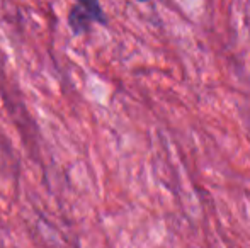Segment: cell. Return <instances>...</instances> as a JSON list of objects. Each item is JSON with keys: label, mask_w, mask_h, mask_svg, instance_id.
Returning <instances> with one entry per match:
<instances>
[{"label": "cell", "mask_w": 250, "mask_h": 248, "mask_svg": "<svg viewBox=\"0 0 250 248\" xmlns=\"http://www.w3.org/2000/svg\"><path fill=\"white\" fill-rule=\"evenodd\" d=\"M77 5L70 10L68 22L77 34L87 31L92 22H105V14L99 0H75Z\"/></svg>", "instance_id": "6da1fadb"}, {"label": "cell", "mask_w": 250, "mask_h": 248, "mask_svg": "<svg viewBox=\"0 0 250 248\" xmlns=\"http://www.w3.org/2000/svg\"><path fill=\"white\" fill-rule=\"evenodd\" d=\"M138 2H148V0H138Z\"/></svg>", "instance_id": "7a4b0ae2"}]
</instances>
